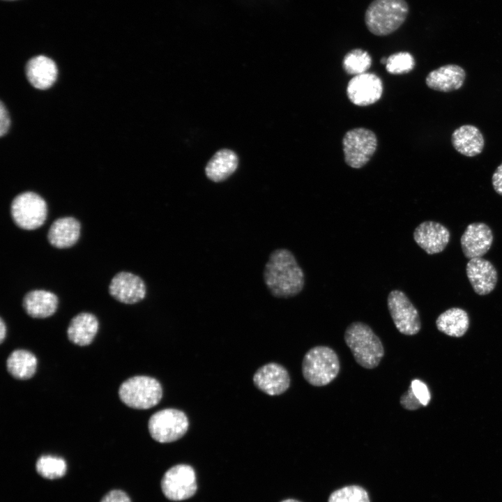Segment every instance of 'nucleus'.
I'll return each mask as SVG.
<instances>
[{"label": "nucleus", "mask_w": 502, "mask_h": 502, "mask_svg": "<svg viewBox=\"0 0 502 502\" xmlns=\"http://www.w3.org/2000/svg\"><path fill=\"white\" fill-rule=\"evenodd\" d=\"M493 239L492 231L487 224L471 223L460 238L462 252L469 259L481 257L490 249Z\"/></svg>", "instance_id": "ddd939ff"}, {"label": "nucleus", "mask_w": 502, "mask_h": 502, "mask_svg": "<svg viewBox=\"0 0 502 502\" xmlns=\"http://www.w3.org/2000/svg\"><path fill=\"white\" fill-rule=\"evenodd\" d=\"M372 64L370 54L360 49H355L349 52L343 60L344 70L354 76L367 73Z\"/></svg>", "instance_id": "bb28decb"}, {"label": "nucleus", "mask_w": 502, "mask_h": 502, "mask_svg": "<svg viewBox=\"0 0 502 502\" xmlns=\"http://www.w3.org/2000/svg\"><path fill=\"white\" fill-rule=\"evenodd\" d=\"M451 142L458 153L467 157L480 154L485 145L482 134L473 125H463L455 129L451 136Z\"/></svg>", "instance_id": "412c9836"}, {"label": "nucleus", "mask_w": 502, "mask_h": 502, "mask_svg": "<svg viewBox=\"0 0 502 502\" xmlns=\"http://www.w3.org/2000/svg\"><path fill=\"white\" fill-rule=\"evenodd\" d=\"M10 116L8 115V111L3 104L2 102H1L0 105V135L3 137L4 135H6L10 128Z\"/></svg>", "instance_id": "473e14b6"}, {"label": "nucleus", "mask_w": 502, "mask_h": 502, "mask_svg": "<svg viewBox=\"0 0 502 502\" xmlns=\"http://www.w3.org/2000/svg\"><path fill=\"white\" fill-rule=\"evenodd\" d=\"M346 163L358 169L370 160L377 146V139L370 130L358 128L349 130L342 139Z\"/></svg>", "instance_id": "6e6552de"}, {"label": "nucleus", "mask_w": 502, "mask_h": 502, "mask_svg": "<svg viewBox=\"0 0 502 502\" xmlns=\"http://www.w3.org/2000/svg\"><path fill=\"white\" fill-rule=\"evenodd\" d=\"M59 299L54 293L36 289L26 293L22 306L26 314L33 318L43 319L53 315L56 311Z\"/></svg>", "instance_id": "aec40b11"}, {"label": "nucleus", "mask_w": 502, "mask_h": 502, "mask_svg": "<svg viewBox=\"0 0 502 502\" xmlns=\"http://www.w3.org/2000/svg\"><path fill=\"white\" fill-rule=\"evenodd\" d=\"M381 61L382 63H383V64L386 65V61H387V58L383 57V58L381 59Z\"/></svg>", "instance_id": "e433bc0d"}, {"label": "nucleus", "mask_w": 502, "mask_h": 502, "mask_svg": "<svg viewBox=\"0 0 502 502\" xmlns=\"http://www.w3.org/2000/svg\"><path fill=\"white\" fill-rule=\"evenodd\" d=\"M98 321L89 312H81L70 321L67 329L69 340L79 346L90 344L98 330Z\"/></svg>", "instance_id": "4be33fe9"}, {"label": "nucleus", "mask_w": 502, "mask_h": 502, "mask_svg": "<svg viewBox=\"0 0 502 502\" xmlns=\"http://www.w3.org/2000/svg\"><path fill=\"white\" fill-rule=\"evenodd\" d=\"M6 326L3 319H0V342L2 343L6 338Z\"/></svg>", "instance_id": "f704fd0d"}, {"label": "nucleus", "mask_w": 502, "mask_h": 502, "mask_svg": "<svg viewBox=\"0 0 502 502\" xmlns=\"http://www.w3.org/2000/svg\"><path fill=\"white\" fill-rule=\"evenodd\" d=\"M408 13L405 0H374L365 11V22L372 33L387 36L402 26Z\"/></svg>", "instance_id": "7ed1b4c3"}, {"label": "nucleus", "mask_w": 502, "mask_h": 502, "mask_svg": "<svg viewBox=\"0 0 502 502\" xmlns=\"http://www.w3.org/2000/svg\"><path fill=\"white\" fill-rule=\"evenodd\" d=\"M388 308L398 331L406 335H414L421 328L418 310L402 291H391L387 298Z\"/></svg>", "instance_id": "9d476101"}, {"label": "nucleus", "mask_w": 502, "mask_h": 502, "mask_svg": "<svg viewBox=\"0 0 502 502\" xmlns=\"http://www.w3.org/2000/svg\"><path fill=\"white\" fill-rule=\"evenodd\" d=\"M37 358L31 352L17 349L8 357L6 367L9 374L17 379L26 380L31 378L37 369Z\"/></svg>", "instance_id": "393cba45"}, {"label": "nucleus", "mask_w": 502, "mask_h": 502, "mask_svg": "<svg viewBox=\"0 0 502 502\" xmlns=\"http://www.w3.org/2000/svg\"><path fill=\"white\" fill-rule=\"evenodd\" d=\"M382 92L381 79L368 73L354 76L349 82L347 88L349 99L358 106H367L376 102L380 99Z\"/></svg>", "instance_id": "9b49d317"}, {"label": "nucleus", "mask_w": 502, "mask_h": 502, "mask_svg": "<svg viewBox=\"0 0 502 502\" xmlns=\"http://www.w3.org/2000/svg\"><path fill=\"white\" fill-rule=\"evenodd\" d=\"M449 230L442 224L434 221L421 222L413 231V239L427 254L441 252L450 241Z\"/></svg>", "instance_id": "2eb2a0df"}, {"label": "nucleus", "mask_w": 502, "mask_h": 502, "mask_svg": "<svg viewBox=\"0 0 502 502\" xmlns=\"http://www.w3.org/2000/svg\"><path fill=\"white\" fill-rule=\"evenodd\" d=\"M400 402L404 409L409 411L418 409L423 406L413 394L410 386L409 389L401 395Z\"/></svg>", "instance_id": "7c9ffc66"}, {"label": "nucleus", "mask_w": 502, "mask_h": 502, "mask_svg": "<svg viewBox=\"0 0 502 502\" xmlns=\"http://www.w3.org/2000/svg\"><path fill=\"white\" fill-rule=\"evenodd\" d=\"M264 280L273 296L287 298L303 290L305 275L294 254L280 248L269 255L264 270Z\"/></svg>", "instance_id": "f257e3e1"}, {"label": "nucleus", "mask_w": 502, "mask_h": 502, "mask_svg": "<svg viewBox=\"0 0 502 502\" xmlns=\"http://www.w3.org/2000/svg\"><path fill=\"white\" fill-rule=\"evenodd\" d=\"M109 293L121 303L134 304L145 298L146 288L140 277L130 272L121 271L112 279Z\"/></svg>", "instance_id": "f8f14e48"}, {"label": "nucleus", "mask_w": 502, "mask_h": 502, "mask_svg": "<svg viewBox=\"0 0 502 502\" xmlns=\"http://www.w3.org/2000/svg\"><path fill=\"white\" fill-rule=\"evenodd\" d=\"M26 75L30 84L38 89L51 87L57 77V67L50 58L39 55L31 58L25 68Z\"/></svg>", "instance_id": "a211bd4d"}, {"label": "nucleus", "mask_w": 502, "mask_h": 502, "mask_svg": "<svg viewBox=\"0 0 502 502\" xmlns=\"http://www.w3.org/2000/svg\"><path fill=\"white\" fill-rule=\"evenodd\" d=\"M492 183L495 192L502 195V162L494 171L492 177Z\"/></svg>", "instance_id": "72a5a7b5"}, {"label": "nucleus", "mask_w": 502, "mask_h": 502, "mask_svg": "<svg viewBox=\"0 0 502 502\" xmlns=\"http://www.w3.org/2000/svg\"><path fill=\"white\" fill-rule=\"evenodd\" d=\"M415 66L413 56L407 52H400L387 58L386 70L391 74H404L411 71Z\"/></svg>", "instance_id": "c85d7f7f"}, {"label": "nucleus", "mask_w": 502, "mask_h": 502, "mask_svg": "<svg viewBox=\"0 0 502 502\" xmlns=\"http://www.w3.org/2000/svg\"><path fill=\"white\" fill-rule=\"evenodd\" d=\"M340 364L337 354L327 346H316L309 349L302 362V373L305 381L313 386H324L338 375Z\"/></svg>", "instance_id": "20e7f679"}, {"label": "nucleus", "mask_w": 502, "mask_h": 502, "mask_svg": "<svg viewBox=\"0 0 502 502\" xmlns=\"http://www.w3.org/2000/svg\"><path fill=\"white\" fill-rule=\"evenodd\" d=\"M328 502H370V500L363 487L349 485L332 492Z\"/></svg>", "instance_id": "cd10ccee"}, {"label": "nucleus", "mask_w": 502, "mask_h": 502, "mask_svg": "<svg viewBox=\"0 0 502 502\" xmlns=\"http://www.w3.org/2000/svg\"><path fill=\"white\" fill-rule=\"evenodd\" d=\"M66 468V462L63 458L52 455H43L38 459L36 464L38 474L50 480L63 476Z\"/></svg>", "instance_id": "a878e982"}, {"label": "nucleus", "mask_w": 502, "mask_h": 502, "mask_svg": "<svg viewBox=\"0 0 502 502\" xmlns=\"http://www.w3.org/2000/svg\"><path fill=\"white\" fill-rule=\"evenodd\" d=\"M188 425L185 413L176 409L158 411L150 417L148 423L151 436L162 443H171L183 437Z\"/></svg>", "instance_id": "0eeeda50"}, {"label": "nucleus", "mask_w": 502, "mask_h": 502, "mask_svg": "<svg viewBox=\"0 0 502 502\" xmlns=\"http://www.w3.org/2000/svg\"><path fill=\"white\" fill-rule=\"evenodd\" d=\"M100 502H131V500L123 491L114 489L109 492Z\"/></svg>", "instance_id": "2f4dec72"}, {"label": "nucleus", "mask_w": 502, "mask_h": 502, "mask_svg": "<svg viewBox=\"0 0 502 502\" xmlns=\"http://www.w3.org/2000/svg\"><path fill=\"white\" fill-rule=\"evenodd\" d=\"M344 341L356 363L365 369L377 367L384 356L381 340L365 323L350 324L344 332Z\"/></svg>", "instance_id": "f03ea898"}, {"label": "nucleus", "mask_w": 502, "mask_h": 502, "mask_svg": "<svg viewBox=\"0 0 502 502\" xmlns=\"http://www.w3.org/2000/svg\"><path fill=\"white\" fill-rule=\"evenodd\" d=\"M79 222L73 217H63L54 220L47 232L49 243L59 249L74 245L80 235Z\"/></svg>", "instance_id": "6ab92c4d"}, {"label": "nucleus", "mask_w": 502, "mask_h": 502, "mask_svg": "<svg viewBox=\"0 0 502 502\" xmlns=\"http://www.w3.org/2000/svg\"><path fill=\"white\" fill-rule=\"evenodd\" d=\"M436 326L439 331L448 336L460 337L469 328V317L464 310L451 307L437 317Z\"/></svg>", "instance_id": "b1692460"}, {"label": "nucleus", "mask_w": 502, "mask_h": 502, "mask_svg": "<svg viewBox=\"0 0 502 502\" xmlns=\"http://www.w3.org/2000/svg\"><path fill=\"white\" fill-rule=\"evenodd\" d=\"M466 273L471 287L478 295L491 293L496 285V269L485 259L477 257L469 259L466 266Z\"/></svg>", "instance_id": "dca6fc26"}, {"label": "nucleus", "mask_w": 502, "mask_h": 502, "mask_svg": "<svg viewBox=\"0 0 502 502\" xmlns=\"http://www.w3.org/2000/svg\"><path fill=\"white\" fill-rule=\"evenodd\" d=\"M119 396L126 406L136 409H148L157 405L162 397L160 382L147 376H135L121 383Z\"/></svg>", "instance_id": "39448f33"}, {"label": "nucleus", "mask_w": 502, "mask_h": 502, "mask_svg": "<svg viewBox=\"0 0 502 502\" xmlns=\"http://www.w3.org/2000/svg\"><path fill=\"white\" fill-rule=\"evenodd\" d=\"M161 489L164 496L170 501H181L191 498L197 489L194 469L185 464L172 466L162 478Z\"/></svg>", "instance_id": "1a4fd4ad"}, {"label": "nucleus", "mask_w": 502, "mask_h": 502, "mask_svg": "<svg viewBox=\"0 0 502 502\" xmlns=\"http://www.w3.org/2000/svg\"><path fill=\"white\" fill-rule=\"evenodd\" d=\"M410 387L421 404L424 406H427L431 399L430 393L427 385L421 380L416 379L411 381Z\"/></svg>", "instance_id": "c756f323"}, {"label": "nucleus", "mask_w": 502, "mask_h": 502, "mask_svg": "<svg viewBox=\"0 0 502 502\" xmlns=\"http://www.w3.org/2000/svg\"><path fill=\"white\" fill-rule=\"evenodd\" d=\"M238 165L237 155L233 151L222 149L208 161L205 168L206 175L212 181L221 182L236 171Z\"/></svg>", "instance_id": "5701e85b"}, {"label": "nucleus", "mask_w": 502, "mask_h": 502, "mask_svg": "<svg viewBox=\"0 0 502 502\" xmlns=\"http://www.w3.org/2000/svg\"><path fill=\"white\" fill-rule=\"evenodd\" d=\"M280 502H301V501L296 500V499H287L282 500Z\"/></svg>", "instance_id": "c9c22d12"}, {"label": "nucleus", "mask_w": 502, "mask_h": 502, "mask_svg": "<svg viewBox=\"0 0 502 502\" xmlns=\"http://www.w3.org/2000/svg\"><path fill=\"white\" fill-rule=\"evenodd\" d=\"M465 78V70L461 66L448 64L429 72L425 82L433 90L450 92L461 88Z\"/></svg>", "instance_id": "f3484780"}, {"label": "nucleus", "mask_w": 502, "mask_h": 502, "mask_svg": "<svg viewBox=\"0 0 502 502\" xmlns=\"http://www.w3.org/2000/svg\"><path fill=\"white\" fill-rule=\"evenodd\" d=\"M255 386L269 395L284 393L290 386V376L282 365L270 363L259 368L253 376Z\"/></svg>", "instance_id": "4468645a"}, {"label": "nucleus", "mask_w": 502, "mask_h": 502, "mask_svg": "<svg viewBox=\"0 0 502 502\" xmlns=\"http://www.w3.org/2000/svg\"><path fill=\"white\" fill-rule=\"evenodd\" d=\"M10 213L17 227L32 230L44 224L47 215V206L39 195L33 192H24L13 199Z\"/></svg>", "instance_id": "423d86ee"}]
</instances>
